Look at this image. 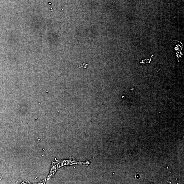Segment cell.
<instances>
[{
  "label": "cell",
  "mask_w": 184,
  "mask_h": 184,
  "mask_svg": "<svg viewBox=\"0 0 184 184\" xmlns=\"http://www.w3.org/2000/svg\"><path fill=\"white\" fill-rule=\"evenodd\" d=\"M1 174H0V179H1Z\"/></svg>",
  "instance_id": "obj_2"
},
{
  "label": "cell",
  "mask_w": 184,
  "mask_h": 184,
  "mask_svg": "<svg viewBox=\"0 0 184 184\" xmlns=\"http://www.w3.org/2000/svg\"><path fill=\"white\" fill-rule=\"evenodd\" d=\"M88 64L85 63H83V64H81L79 66V67L80 68H87Z\"/></svg>",
  "instance_id": "obj_1"
}]
</instances>
